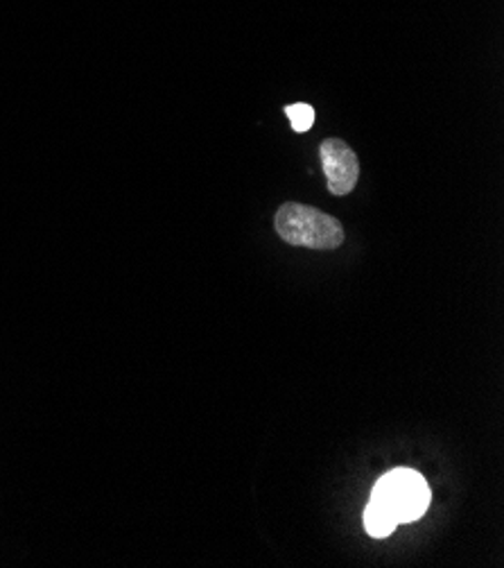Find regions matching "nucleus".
<instances>
[{"label":"nucleus","mask_w":504,"mask_h":568,"mask_svg":"<svg viewBox=\"0 0 504 568\" xmlns=\"http://www.w3.org/2000/svg\"><path fill=\"white\" fill-rule=\"evenodd\" d=\"M276 232L286 243L310 250H335L344 243V226L319 209L288 202L276 213Z\"/></svg>","instance_id":"f257e3e1"},{"label":"nucleus","mask_w":504,"mask_h":568,"mask_svg":"<svg viewBox=\"0 0 504 568\" xmlns=\"http://www.w3.org/2000/svg\"><path fill=\"white\" fill-rule=\"evenodd\" d=\"M371 498L382 503L399 524H412L425 515L430 487L421 474L412 469H394L376 483Z\"/></svg>","instance_id":"f03ea898"},{"label":"nucleus","mask_w":504,"mask_h":568,"mask_svg":"<svg viewBox=\"0 0 504 568\" xmlns=\"http://www.w3.org/2000/svg\"><path fill=\"white\" fill-rule=\"evenodd\" d=\"M326 186L332 195H349L360 180L358 154L340 139H326L319 148Z\"/></svg>","instance_id":"7ed1b4c3"},{"label":"nucleus","mask_w":504,"mask_h":568,"mask_svg":"<svg viewBox=\"0 0 504 568\" xmlns=\"http://www.w3.org/2000/svg\"><path fill=\"white\" fill-rule=\"evenodd\" d=\"M397 526H399L397 517L391 515L382 503L371 498L367 509H364V528H367V532L371 537H376V539H382V537H389L391 532H394Z\"/></svg>","instance_id":"20e7f679"},{"label":"nucleus","mask_w":504,"mask_h":568,"mask_svg":"<svg viewBox=\"0 0 504 568\" xmlns=\"http://www.w3.org/2000/svg\"><path fill=\"white\" fill-rule=\"evenodd\" d=\"M286 113H288L290 125H292L295 132L304 134V132L312 130V125H315V109L310 104H306V102L290 104V106H286Z\"/></svg>","instance_id":"39448f33"}]
</instances>
